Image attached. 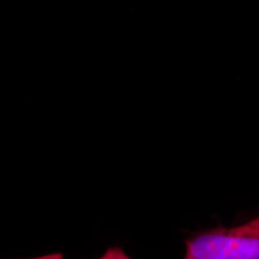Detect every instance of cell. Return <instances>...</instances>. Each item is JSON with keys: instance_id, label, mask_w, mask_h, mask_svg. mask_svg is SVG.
<instances>
[{"instance_id": "obj_1", "label": "cell", "mask_w": 259, "mask_h": 259, "mask_svg": "<svg viewBox=\"0 0 259 259\" xmlns=\"http://www.w3.org/2000/svg\"><path fill=\"white\" fill-rule=\"evenodd\" d=\"M185 246L184 259H259V217L232 228L196 232Z\"/></svg>"}, {"instance_id": "obj_2", "label": "cell", "mask_w": 259, "mask_h": 259, "mask_svg": "<svg viewBox=\"0 0 259 259\" xmlns=\"http://www.w3.org/2000/svg\"><path fill=\"white\" fill-rule=\"evenodd\" d=\"M22 259H64L62 253H51L42 256H37L33 258H22ZM97 259H132L129 257L123 250L119 247H112L109 248L107 251L103 254L101 257Z\"/></svg>"}]
</instances>
